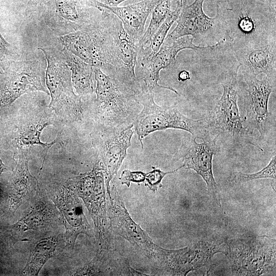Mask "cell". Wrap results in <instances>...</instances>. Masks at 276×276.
<instances>
[{
    "mask_svg": "<svg viewBox=\"0 0 276 276\" xmlns=\"http://www.w3.org/2000/svg\"><path fill=\"white\" fill-rule=\"evenodd\" d=\"M65 228L66 242L74 247L79 235L91 236V227L83 207L72 186L65 187L55 199Z\"/></svg>",
    "mask_w": 276,
    "mask_h": 276,
    "instance_id": "19",
    "label": "cell"
},
{
    "mask_svg": "<svg viewBox=\"0 0 276 276\" xmlns=\"http://www.w3.org/2000/svg\"><path fill=\"white\" fill-rule=\"evenodd\" d=\"M197 142L193 136L184 138L178 151L183 167L192 169L205 182L209 195L216 206H221V195L213 172V158L219 150L217 140L210 133Z\"/></svg>",
    "mask_w": 276,
    "mask_h": 276,
    "instance_id": "13",
    "label": "cell"
},
{
    "mask_svg": "<svg viewBox=\"0 0 276 276\" xmlns=\"http://www.w3.org/2000/svg\"><path fill=\"white\" fill-rule=\"evenodd\" d=\"M80 273L112 275H146L132 268L127 260L119 254L107 248H101L95 258Z\"/></svg>",
    "mask_w": 276,
    "mask_h": 276,
    "instance_id": "21",
    "label": "cell"
},
{
    "mask_svg": "<svg viewBox=\"0 0 276 276\" xmlns=\"http://www.w3.org/2000/svg\"><path fill=\"white\" fill-rule=\"evenodd\" d=\"M171 0H158L152 13L150 24L139 41V47H144L149 42L160 25L171 12Z\"/></svg>",
    "mask_w": 276,
    "mask_h": 276,
    "instance_id": "27",
    "label": "cell"
},
{
    "mask_svg": "<svg viewBox=\"0 0 276 276\" xmlns=\"http://www.w3.org/2000/svg\"><path fill=\"white\" fill-rule=\"evenodd\" d=\"M231 50L241 72L276 77V39L259 43L233 40Z\"/></svg>",
    "mask_w": 276,
    "mask_h": 276,
    "instance_id": "18",
    "label": "cell"
},
{
    "mask_svg": "<svg viewBox=\"0 0 276 276\" xmlns=\"http://www.w3.org/2000/svg\"><path fill=\"white\" fill-rule=\"evenodd\" d=\"M186 0H178L175 9L171 11L165 20L152 36L149 45L139 47L137 64L142 65L147 61L159 50L173 23L177 19Z\"/></svg>",
    "mask_w": 276,
    "mask_h": 276,
    "instance_id": "23",
    "label": "cell"
},
{
    "mask_svg": "<svg viewBox=\"0 0 276 276\" xmlns=\"http://www.w3.org/2000/svg\"><path fill=\"white\" fill-rule=\"evenodd\" d=\"M44 5L45 24L59 36L79 30L95 20L85 0H47Z\"/></svg>",
    "mask_w": 276,
    "mask_h": 276,
    "instance_id": "17",
    "label": "cell"
},
{
    "mask_svg": "<svg viewBox=\"0 0 276 276\" xmlns=\"http://www.w3.org/2000/svg\"><path fill=\"white\" fill-rule=\"evenodd\" d=\"M108 195L110 199L109 227L129 241L154 265L159 267L166 249L155 244L147 233L132 219L114 185L110 189Z\"/></svg>",
    "mask_w": 276,
    "mask_h": 276,
    "instance_id": "12",
    "label": "cell"
},
{
    "mask_svg": "<svg viewBox=\"0 0 276 276\" xmlns=\"http://www.w3.org/2000/svg\"><path fill=\"white\" fill-rule=\"evenodd\" d=\"M57 241L53 238L39 241L35 246L24 270L25 274L37 275L46 262L53 256Z\"/></svg>",
    "mask_w": 276,
    "mask_h": 276,
    "instance_id": "25",
    "label": "cell"
},
{
    "mask_svg": "<svg viewBox=\"0 0 276 276\" xmlns=\"http://www.w3.org/2000/svg\"><path fill=\"white\" fill-rule=\"evenodd\" d=\"M204 0H195L188 5L186 0L176 20L175 29L166 36L174 40L181 37L191 36L196 43L213 45L225 39L232 38L229 35L226 22L219 4L213 17L206 15L203 10Z\"/></svg>",
    "mask_w": 276,
    "mask_h": 276,
    "instance_id": "8",
    "label": "cell"
},
{
    "mask_svg": "<svg viewBox=\"0 0 276 276\" xmlns=\"http://www.w3.org/2000/svg\"><path fill=\"white\" fill-rule=\"evenodd\" d=\"M158 0H143L125 7H109L97 4L89 0V7L98 10L105 9L115 15L122 22L127 34L134 40L139 41L143 35L146 20L152 12Z\"/></svg>",
    "mask_w": 276,
    "mask_h": 276,
    "instance_id": "20",
    "label": "cell"
},
{
    "mask_svg": "<svg viewBox=\"0 0 276 276\" xmlns=\"http://www.w3.org/2000/svg\"><path fill=\"white\" fill-rule=\"evenodd\" d=\"M6 170V167L0 158V177L2 173Z\"/></svg>",
    "mask_w": 276,
    "mask_h": 276,
    "instance_id": "36",
    "label": "cell"
},
{
    "mask_svg": "<svg viewBox=\"0 0 276 276\" xmlns=\"http://www.w3.org/2000/svg\"><path fill=\"white\" fill-rule=\"evenodd\" d=\"M14 50L12 45L7 42L0 33V60L13 58Z\"/></svg>",
    "mask_w": 276,
    "mask_h": 276,
    "instance_id": "32",
    "label": "cell"
},
{
    "mask_svg": "<svg viewBox=\"0 0 276 276\" xmlns=\"http://www.w3.org/2000/svg\"><path fill=\"white\" fill-rule=\"evenodd\" d=\"M62 56L71 71L73 86L78 95L84 96L94 92L92 79L93 66L71 53L65 48Z\"/></svg>",
    "mask_w": 276,
    "mask_h": 276,
    "instance_id": "22",
    "label": "cell"
},
{
    "mask_svg": "<svg viewBox=\"0 0 276 276\" xmlns=\"http://www.w3.org/2000/svg\"><path fill=\"white\" fill-rule=\"evenodd\" d=\"M189 49L201 53H212L213 51H220L222 49L220 42L213 45L200 47L194 43L193 38L186 35L174 40L172 45L169 46L163 44L159 51L147 61L139 65L140 77L137 78L141 85L152 90L155 88H164L171 90L178 95L177 90L173 88L159 85L160 71L168 67L175 60L178 53L181 50Z\"/></svg>",
    "mask_w": 276,
    "mask_h": 276,
    "instance_id": "16",
    "label": "cell"
},
{
    "mask_svg": "<svg viewBox=\"0 0 276 276\" xmlns=\"http://www.w3.org/2000/svg\"><path fill=\"white\" fill-rule=\"evenodd\" d=\"M59 39L64 48L93 67L107 65L112 38L101 18Z\"/></svg>",
    "mask_w": 276,
    "mask_h": 276,
    "instance_id": "11",
    "label": "cell"
},
{
    "mask_svg": "<svg viewBox=\"0 0 276 276\" xmlns=\"http://www.w3.org/2000/svg\"><path fill=\"white\" fill-rule=\"evenodd\" d=\"M135 95L143 109L136 116L132 124L142 149L143 139L158 130L181 129L199 137L209 134L205 118L194 120L184 116L176 107L158 105L154 102L153 90L141 85Z\"/></svg>",
    "mask_w": 276,
    "mask_h": 276,
    "instance_id": "2",
    "label": "cell"
},
{
    "mask_svg": "<svg viewBox=\"0 0 276 276\" xmlns=\"http://www.w3.org/2000/svg\"><path fill=\"white\" fill-rule=\"evenodd\" d=\"M125 1L126 0H94L97 4L109 7H117Z\"/></svg>",
    "mask_w": 276,
    "mask_h": 276,
    "instance_id": "34",
    "label": "cell"
},
{
    "mask_svg": "<svg viewBox=\"0 0 276 276\" xmlns=\"http://www.w3.org/2000/svg\"><path fill=\"white\" fill-rule=\"evenodd\" d=\"M239 68L238 64L232 65L221 81L223 93L209 117L205 118L207 128L216 140L219 138L233 145L247 143L256 146L249 141L253 132L244 126L238 108Z\"/></svg>",
    "mask_w": 276,
    "mask_h": 276,
    "instance_id": "1",
    "label": "cell"
},
{
    "mask_svg": "<svg viewBox=\"0 0 276 276\" xmlns=\"http://www.w3.org/2000/svg\"><path fill=\"white\" fill-rule=\"evenodd\" d=\"M72 187L84 200L95 223L101 248H109L104 173L98 162L91 171L76 177Z\"/></svg>",
    "mask_w": 276,
    "mask_h": 276,
    "instance_id": "14",
    "label": "cell"
},
{
    "mask_svg": "<svg viewBox=\"0 0 276 276\" xmlns=\"http://www.w3.org/2000/svg\"><path fill=\"white\" fill-rule=\"evenodd\" d=\"M276 176V155L272 156L268 164L260 171L253 173L247 174L240 172H233L230 177L231 180L236 183H245L252 180L271 178V185L273 189L275 188Z\"/></svg>",
    "mask_w": 276,
    "mask_h": 276,
    "instance_id": "28",
    "label": "cell"
},
{
    "mask_svg": "<svg viewBox=\"0 0 276 276\" xmlns=\"http://www.w3.org/2000/svg\"><path fill=\"white\" fill-rule=\"evenodd\" d=\"M132 123L121 128H103L93 140L99 152V164L105 174V185L108 194L110 193V182L118 171L131 146L133 134Z\"/></svg>",
    "mask_w": 276,
    "mask_h": 276,
    "instance_id": "15",
    "label": "cell"
},
{
    "mask_svg": "<svg viewBox=\"0 0 276 276\" xmlns=\"http://www.w3.org/2000/svg\"><path fill=\"white\" fill-rule=\"evenodd\" d=\"M237 81L238 98L245 111L244 125L252 132L256 130L264 138L274 124L268 102L275 89V77L264 75L259 80L255 75L241 72Z\"/></svg>",
    "mask_w": 276,
    "mask_h": 276,
    "instance_id": "6",
    "label": "cell"
},
{
    "mask_svg": "<svg viewBox=\"0 0 276 276\" xmlns=\"http://www.w3.org/2000/svg\"><path fill=\"white\" fill-rule=\"evenodd\" d=\"M47 0H29L26 9L27 14H31L36 10L37 7L44 4Z\"/></svg>",
    "mask_w": 276,
    "mask_h": 276,
    "instance_id": "33",
    "label": "cell"
},
{
    "mask_svg": "<svg viewBox=\"0 0 276 276\" xmlns=\"http://www.w3.org/2000/svg\"><path fill=\"white\" fill-rule=\"evenodd\" d=\"M146 173L142 171H132L129 170H124L119 178L122 185L128 187L131 182L140 183L145 181Z\"/></svg>",
    "mask_w": 276,
    "mask_h": 276,
    "instance_id": "30",
    "label": "cell"
},
{
    "mask_svg": "<svg viewBox=\"0 0 276 276\" xmlns=\"http://www.w3.org/2000/svg\"><path fill=\"white\" fill-rule=\"evenodd\" d=\"M182 167V165L177 169L169 172H164L159 169L153 167V170L152 171L146 174L145 181L147 182L146 186L151 190L155 192L158 188L163 187L162 181L167 174L174 173Z\"/></svg>",
    "mask_w": 276,
    "mask_h": 276,
    "instance_id": "29",
    "label": "cell"
},
{
    "mask_svg": "<svg viewBox=\"0 0 276 276\" xmlns=\"http://www.w3.org/2000/svg\"><path fill=\"white\" fill-rule=\"evenodd\" d=\"M51 124H52L51 120L43 118L32 119L29 122L22 123L18 129L16 137V143L18 144V148L21 146L38 145L48 150L56 143L57 140H55L49 144L43 143L40 141V136L42 130Z\"/></svg>",
    "mask_w": 276,
    "mask_h": 276,
    "instance_id": "24",
    "label": "cell"
},
{
    "mask_svg": "<svg viewBox=\"0 0 276 276\" xmlns=\"http://www.w3.org/2000/svg\"><path fill=\"white\" fill-rule=\"evenodd\" d=\"M223 13L234 41L259 43L276 39V10L265 4L242 5Z\"/></svg>",
    "mask_w": 276,
    "mask_h": 276,
    "instance_id": "7",
    "label": "cell"
},
{
    "mask_svg": "<svg viewBox=\"0 0 276 276\" xmlns=\"http://www.w3.org/2000/svg\"><path fill=\"white\" fill-rule=\"evenodd\" d=\"M93 70L97 82V117L102 127L121 128L131 124L140 105L135 94L100 68Z\"/></svg>",
    "mask_w": 276,
    "mask_h": 276,
    "instance_id": "3",
    "label": "cell"
},
{
    "mask_svg": "<svg viewBox=\"0 0 276 276\" xmlns=\"http://www.w3.org/2000/svg\"><path fill=\"white\" fill-rule=\"evenodd\" d=\"M191 79L190 73L188 71L183 70L181 71L178 74V81L184 82Z\"/></svg>",
    "mask_w": 276,
    "mask_h": 276,
    "instance_id": "35",
    "label": "cell"
},
{
    "mask_svg": "<svg viewBox=\"0 0 276 276\" xmlns=\"http://www.w3.org/2000/svg\"><path fill=\"white\" fill-rule=\"evenodd\" d=\"M224 255L235 275H259L275 269V241L267 237L226 241Z\"/></svg>",
    "mask_w": 276,
    "mask_h": 276,
    "instance_id": "9",
    "label": "cell"
},
{
    "mask_svg": "<svg viewBox=\"0 0 276 276\" xmlns=\"http://www.w3.org/2000/svg\"><path fill=\"white\" fill-rule=\"evenodd\" d=\"M99 11L101 19L112 38L108 62L102 70L135 94L141 88L135 73L139 41L127 34L122 22L115 15L105 9L101 8Z\"/></svg>",
    "mask_w": 276,
    "mask_h": 276,
    "instance_id": "4",
    "label": "cell"
},
{
    "mask_svg": "<svg viewBox=\"0 0 276 276\" xmlns=\"http://www.w3.org/2000/svg\"><path fill=\"white\" fill-rule=\"evenodd\" d=\"M44 80V70L39 60H1L0 105H10L30 91H41L49 95Z\"/></svg>",
    "mask_w": 276,
    "mask_h": 276,
    "instance_id": "10",
    "label": "cell"
},
{
    "mask_svg": "<svg viewBox=\"0 0 276 276\" xmlns=\"http://www.w3.org/2000/svg\"><path fill=\"white\" fill-rule=\"evenodd\" d=\"M18 162L13 178L12 195H24L31 188L37 183L35 177L29 173L28 168L27 152L23 148H18Z\"/></svg>",
    "mask_w": 276,
    "mask_h": 276,
    "instance_id": "26",
    "label": "cell"
},
{
    "mask_svg": "<svg viewBox=\"0 0 276 276\" xmlns=\"http://www.w3.org/2000/svg\"><path fill=\"white\" fill-rule=\"evenodd\" d=\"M226 8L232 9L242 5L261 3L276 10V0H225Z\"/></svg>",
    "mask_w": 276,
    "mask_h": 276,
    "instance_id": "31",
    "label": "cell"
},
{
    "mask_svg": "<svg viewBox=\"0 0 276 276\" xmlns=\"http://www.w3.org/2000/svg\"><path fill=\"white\" fill-rule=\"evenodd\" d=\"M48 62L46 83L51 100L49 107L67 122L80 121L83 118L81 96L74 91L71 71L61 51L53 48H40Z\"/></svg>",
    "mask_w": 276,
    "mask_h": 276,
    "instance_id": "5",
    "label": "cell"
}]
</instances>
